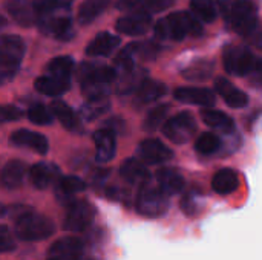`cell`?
I'll use <instances>...</instances> for the list:
<instances>
[{"label":"cell","mask_w":262,"mask_h":260,"mask_svg":"<svg viewBox=\"0 0 262 260\" xmlns=\"http://www.w3.org/2000/svg\"><path fill=\"white\" fill-rule=\"evenodd\" d=\"M112 0H83V3L78 8L77 20L81 26H86L92 21H95L111 5Z\"/></svg>","instance_id":"4dcf8cb0"},{"label":"cell","mask_w":262,"mask_h":260,"mask_svg":"<svg viewBox=\"0 0 262 260\" xmlns=\"http://www.w3.org/2000/svg\"><path fill=\"white\" fill-rule=\"evenodd\" d=\"M239 187V176L232 169H221L212 178V188L221 196L232 195Z\"/></svg>","instance_id":"f546056e"},{"label":"cell","mask_w":262,"mask_h":260,"mask_svg":"<svg viewBox=\"0 0 262 260\" xmlns=\"http://www.w3.org/2000/svg\"><path fill=\"white\" fill-rule=\"evenodd\" d=\"M115 80L112 83V87L117 93L126 95L135 92L140 84L147 78V70L140 66H132L126 69H115Z\"/></svg>","instance_id":"4fadbf2b"},{"label":"cell","mask_w":262,"mask_h":260,"mask_svg":"<svg viewBox=\"0 0 262 260\" xmlns=\"http://www.w3.org/2000/svg\"><path fill=\"white\" fill-rule=\"evenodd\" d=\"M220 9L236 34L247 37L258 29V6L252 0H238L233 3L220 0Z\"/></svg>","instance_id":"277c9868"},{"label":"cell","mask_w":262,"mask_h":260,"mask_svg":"<svg viewBox=\"0 0 262 260\" xmlns=\"http://www.w3.org/2000/svg\"><path fill=\"white\" fill-rule=\"evenodd\" d=\"M149 3H150V0H118L115 6L120 11H124V12H135V11L147 12Z\"/></svg>","instance_id":"60d3db41"},{"label":"cell","mask_w":262,"mask_h":260,"mask_svg":"<svg viewBox=\"0 0 262 260\" xmlns=\"http://www.w3.org/2000/svg\"><path fill=\"white\" fill-rule=\"evenodd\" d=\"M84 244L78 238H61L49 248V260H83Z\"/></svg>","instance_id":"9a60e30c"},{"label":"cell","mask_w":262,"mask_h":260,"mask_svg":"<svg viewBox=\"0 0 262 260\" xmlns=\"http://www.w3.org/2000/svg\"><path fill=\"white\" fill-rule=\"evenodd\" d=\"M26 116L32 124H37V126H49L54 121L51 110L48 107H45L43 104H35V106L29 107Z\"/></svg>","instance_id":"f35d334b"},{"label":"cell","mask_w":262,"mask_h":260,"mask_svg":"<svg viewBox=\"0 0 262 260\" xmlns=\"http://www.w3.org/2000/svg\"><path fill=\"white\" fill-rule=\"evenodd\" d=\"M14 250H15L14 234L5 225H0V253H11Z\"/></svg>","instance_id":"7bdbcfd3"},{"label":"cell","mask_w":262,"mask_h":260,"mask_svg":"<svg viewBox=\"0 0 262 260\" xmlns=\"http://www.w3.org/2000/svg\"><path fill=\"white\" fill-rule=\"evenodd\" d=\"M5 26H6V18L0 14V29H2V28H5Z\"/></svg>","instance_id":"f6af8a7d"},{"label":"cell","mask_w":262,"mask_h":260,"mask_svg":"<svg viewBox=\"0 0 262 260\" xmlns=\"http://www.w3.org/2000/svg\"><path fill=\"white\" fill-rule=\"evenodd\" d=\"M170 110V104H160L154 109H150L143 121V129L146 132H155L158 130L163 123L166 121L167 118V113Z\"/></svg>","instance_id":"74e56055"},{"label":"cell","mask_w":262,"mask_h":260,"mask_svg":"<svg viewBox=\"0 0 262 260\" xmlns=\"http://www.w3.org/2000/svg\"><path fill=\"white\" fill-rule=\"evenodd\" d=\"M184 185H186V181H184L183 175L180 172H177L175 169L164 167L157 172V187L163 193H166L169 198L181 193L184 190Z\"/></svg>","instance_id":"d4e9b609"},{"label":"cell","mask_w":262,"mask_h":260,"mask_svg":"<svg viewBox=\"0 0 262 260\" xmlns=\"http://www.w3.org/2000/svg\"><path fill=\"white\" fill-rule=\"evenodd\" d=\"M21 110L17 106L12 104H3L0 106V124L3 123H12L21 118Z\"/></svg>","instance_id":"b9f144b4"},{"label":"cell","mask_w":262,"mask_h":260,"mask_svg":"<svg viewBox=\"0 0 262 260\" xmlns=\"http://www.w3.org/2000/svg\"><path fill=\"white\" fill-rule=\"evenodd\" d=\"M135 207L138 215L144 218H150V219L161 218L169 210V196L163 193L157 185L147 182L140 187Z\"/></svg>","instance_id":"52a82bcc"},{"label":"cell","mask_w":262,"mask_h":260,"mask_svg":"<svg viewBox=\"0 0 262 260\" xmlns=\"http://www.w3.org/2000/svg\"><path fill=\"white\" fill-rule=\"evenodd\" d=\"M181 210L187 216H195L201 210V195L196 192H187L181 199Z\"/></svg>","instance_id":"ab89813d"},{"label":"cell","mask_w":262,"mask_h":260,"mask_svg":"<svg viewBox=\"0 0 262 260\" xmlns=\"http://www.w3.org/2000/svg\"><path fill=\"white\" fill-rule=\"evenodd\" d=\"M215 89L223 97L226 104L232 109H241L249 104V97L244 90L238 89L226 77H218L215 80Z\"/></svg>","instance_id":"44dd1931"},{"label":"cell","mask_w":262,"mask_h":260,"mask_svg":"<svg viewBox=\"0 0 262 260\" xmlns=\"http://www.w3.org/2000/svg\"><path fill=\"white\" fill-rule=\"evenodd\" d=\"M221 146H223V141L216 133L204 132L198 136L195 143V150L203 156H210V155H215L221 149Z\"/></svg>","instance_id":"8d00e7d4"},{"label":"cell","mask_w":262,"mask_h":260,"mask_svg":"<svg viewBox=\"0 0 262 260\" xmlns=\"http://www.w3.org/2000/svg\"><path fill=\"white\" fill-rule=\"evenodd\" d=\"M54 233L55 225L48 216L26 210L17 216L12 234L23 242H40L49 239Z\"/></svg>","instance_id":"5b68a950"},{"label":"cell","mask_w":262,"mask_h":260,"mask_svg":"<svg viewBox=\"0 0 262 260\" xmlns=\"http://www.w3.org/2000/svg\"><path fill=\"white\" fill-rule=\"evenodd\" d=\"M95 215L97 210L89 201H72L68 204L63 228L71 233H81L94 224Z\"/></svg>","instance_id":"9c48e42d"},{"label":"cell","mask_w":262,"mask_h":260,"mask_svg":"<svg viewBox=\"0 0 262 260\" xmlns=\"http://www.w3.org/2000/svg\"><path fill=\"white\" fill-rule=\"evenodd\" d=\"M115 74V67L103 63H81L77 70L81 93L86 97V100L109 97Z\"/></svg>","instance_id":"7a4b0ae2"},{"label":"cell","mask_w":262,"mask_h":260,"mask_svg":"<svg viewBox=\"0 0 262 260\" xmlns=\"http://www.w3.org/2000/svg\"><path fill=\"white\" fill-rule=\"evenodd\" d=\"M173 97L180 103L201 107H212L216 103L215 92L206 87H178L173 92Z\"/></svg>","instance_id":"d6986e66"},{"label":"cell","mask_w":262,"mask_h":260,"mask_svg":"<svg viewBox=\"0 0 262 260\" xmlns=\"http://www.w3.org/2000/svg\"><path fill=\"white\" fill-rule=\"evenodd\" d=\"M6 211H8V210H6V207L0 204V219H2V218H5V215H6Z\"/></svg>","instance_id":"ee69618b"},{"label":"cell","mask_w":262,"mask_h":260,"mask_svg":"<svg viewBox=\"0 0 262 260\" xmlns=\"http://www.w3.org/2000/svg\"><path fill=\"white\" fill-rule=\"evenodd\" d=\"M155 37L164 41H183L189 37L203 35L201 21L187 11H178L160 18L154 26Z\"/></svg>","instance_id":"3957f363"},{"label":"cell","mask_w":262,"mask_h":260,"mask_svg":"<svg viewBox=\"0 0 262 260\" xmlns=\"http://www.w3.org/2000/svg\"><path fill=\"white\" fill-rule=\"evenodd\" d=\"M74 0H32L35 25L40 32L55 40L68 41L75 35L71 6Z\"/></svg>","instance_id":"6da1fadb"},{"label":"cell","mask_w":262,"mask_h":260,"mask_svg":"<svg viewBox=\"0 0 262 260\" xmlns=\"http://www.w3.org/2000/svg\"><path fill=\"white\" fill-rule=\"evenodd\" d=\"M161 132L173 144H186L196 133V121L192 113L180 112L163 123Z\"/></svg>","instance_id":"ba28073f"},{"label":"cell","mask_w":262,"mask_h":260,"mask_svg":"<svg viewBox=\"0 0 262 260\" xmlns=\"http://www.w3.org/2000/svg\"><path fill=\"white\" fill-rule=\"evenodd\" d=\"M25 52L26 43L21 37L12 34L0 35V67L18 70Z\"/></svg>","instance_id":"8fae6325"},{"label":"cell","mask_w":262,"mask_h":260,"mask_svg":"<svg viewBox=\"0 0 262 260\" xmlns=\"http://www.w3.org/2000/svg\"><path fill=\"white\" fill-rule=\"evenodd\" d=\"M95 143V158L98 162H109L117 153V133L107 127H103L92 135Z\"/></svg>","instance_id":"ac0fdd59"},{"label":"cell","mask_w":262,"mask_h":260,"mask_svg":"<svg viewBox=\"0 0 262 260\" xmlns=\"http://www.w3.org/2000/svg\"><path fill=\"white\" fill-rule=\"evenodd\" d=\"M28 167L20 159H11L0 172V187L3 190H15L23 184Z\"/></svg>","instance_id":"603a6c76"},{"label":"cell","mask_w":262,"mask_h":260,"mask_svg":"<svg viewBox=\"0 0 262 260\" xmlns=\"http://www.w3.org/2000/svg\"><path fill=\"white\" fill-rule=\"evenodd\" d=\"M115 28L118 32L124 35H130V37L144 35L146 32L152 29V14H147L143 11L127 12L126 15L117 20Z\"/></svg>","instance_id":"7c38bea8"},{"label":"cell","mask_w":262,"mask_h":260,"mask_svg":"<svg viewBox=\"0 0 262 260\" xmlns=\"http://www.w3.org/2000/svg\"><path fill=\"white\" fill-rule=\"evenodd\" d=\"M160 48L152 41H134L124 46L115 57V69H126L138 66V61L152 60L157 57Z\"/></svg>","instance_id":"30bf717a"},{"label":"cell","mask_w":262,"mask_h":260,"mask_svg":"<svg viewBox=\"0 0 262 260\" xmlns=\"http://www.w3.org/2000/svg\"><path fill=\"white\" fill-rule=\"evenodd\" d=\"M74 66H75V61H74L72 57H68V55L55 57V58H52L46 64L45 74L46 75L57 77V78H61V80H69L71 81V75H72Z\"/></svg>","instance_id":"836d02e7"},{"label":"cell","mask_w":262,"mask_h":260,"mask_svg":"<svg viewBox=\"0 0 262 260\" xmlns=\"http://www.w3.org/2000/svg\"><path fill=\"white\" fill-rule=\"evenodd\" d=\"M201 120L204 121V124H207L209 127L220 130V132L230 133L235 130V121L221 110H213L210 107H204L201 110Z\"/></svg>","instance_id":"1f68e13d"},{"label":"cell","mask_w":262,"mask_h":260,"mask_svg":"<svg viewBox=\"0 0 262 260\" xmlns=\"http://www.w3.org/2000/svg\"><path fill=\"white\" fill-rule=\"evenodd\" d=\"M167 92V87L164 83L161 81H157V80H150V78H146L140 87L135 90V100H134V104L137 107H143V106H147L154 101H157L158 98H161L163 95H166Z\"/></svg>","instance_id":"484cf974"},{"label":"cell","mask_w":262,"mask_h":260,"mask_svg":"<svg viewBox=\"0 0 262 260\" xmlns=\"http://www.w3.org/2000/svg\"><path fill=\"white\" fill-rule=\"evenodd\" d=\"M137 155L140 161L147 162V164H164L173 158V152L166 144H163L160 139H155V138L141 141L138 144Z\"/></svg>","instance_id":"5bb4252c"},{"label":"cell","mask_w":262,"mask_h":260,"mask_svg":"<svg viewBox=\"0 0 262 260\" xmlns=\"http://www.w3.org/2000/svg\"><path fill=\"white\" fill-rule=\"evenodd\" d=\"M61 172L52 162H37L29 169V181L37 190H46L60 179Z\"/></svg>","instance_id":"2e32d148"},{"label":"cell","mask_w":262,"mask_h":260,"mask_svg":"<svg viewBox=\"0 0 262 260\" xmlns=\"http://www.w3.org/2000/svg\"><path fill=\"white\" fill-rule=\"evenodd\" d=\"M120 43H121V38L118 35H114L111 32H100L88 44L86 55H89V57H107L120 46Z\"/></svg>","instance_id":"4316f807"},{"label":"cell","mask_w":262,"mask_h":260,"mask_svg":"<svg viewBox=\"0 0 262 260\" xmlns=\"http://www.w3.org/2000/svg\"><path fill=\"white\" fill-rule=\"evenodd\" d=\"M111 109V101L107 100V97L104 98H91L86 100L84 104L80 109V116L84 121H94L100 116H103L106 112H109Z\"/></svg>","instance_id":"e575fe53"},{"label":"cell","mask_w":262,"mask_h":260,"mask_svg":"<svg viewBox=\"0 0 262 260\" xmlns=\"http://www.w3.org/2000/svg\"><path fill=\"white\" fill-rule=\"evenodd\" d=\"M224 69L229 75L235 77H246L252 75L253 70L261 66V60L255 57V54L246 48L238 44H229L223 54Z\"/></svg>","instance_id":"8992f818"},{"label":"cell","mask_w":262,"mask_h":260,"mask_svg":"<svg viewBox=\"0 0 262 260\" xmlns=\"http://www.w3.org/2000/svg\"><path fill=\"white\" fill-rule=\"evenodd\" d=\"M49 110L54 118H57L61 126L68 130H78V118L75 116V112L61 100H54L49 106Z\"/></svg>","instance_id":"d6a6232c"},{"label":"cell","mask_w":262,"mask_h":260,"mask_svg":"<svg viewBox=\"0 0 262 260\" xmlns=\"http://www.w3.org/2000/svg\"><path fill=\"white\" fill-rule=\"evenodd\" d=\"M215 70V61L210 58H196L189 61L183 69H181V75L183 78L189 80V81H206L209 78H212Z\"/></svg>","instance_id":"83f0119b"},{"label":"cell","mask_w":262,"mask_h":260,"mask_svg":"<svg viewBox=\"0 0 262 260\" xmlns=\"http://www.w3.org/2000/svg\"><path fill=\"white\" fill-rule=\"evenodd\" d=\"M48 260H49V259H48Z\"/></svg>","instance_id":"7dc6e473"},{"label":"cell","mask_w":262,"mask_h":260,"mask_svg":"<svg viewBox=\"0 0 262 260\" xmlns=\"http://www.w3.org/2000/svg\"><path fill=\"white\" fill-rule=\"evenodd\" d=\"M192 14L204 23H212L216 20L218 6L213 0H190Z\"/></svg>","instance_id":"d590c367"},{"label":"cell","mask_w":262,"mask_h":260,"mask_svg":"<svg viewBox=\"0 0 262 260\" xmlns=\"http://www.w3.org/2000/svg\"><path fill=\"white\" fill-rule=\"evenodd\" d=\"M3 8L6 9L9 17L21 28H29L35 25V9L32 0H5Z\"/></svg>","instance_id":"ffe728a7"},{"label":"cell","mask_w":262,"mask_h":260,"mask_svg":"<svg viewBox=\"0 0 262 260\" xmlns=\"http://www.w3.org/2000/svg\"><path fill=\"white\" fill-rule=\"evenodd\" d=\"M86 260H97V259H94V257H91V259H86Z\"/></svg>","instance_id":"bcb514c9"},{"label":"cell","mask_w":262,"mask_h":260,"mask_svg":"<svg viewBox=\"0 0 262 260\" xmlns=\"http://www.w3.org/2000/svg\"><path fill=\"white\" fill-rule=\"evenodd\" d=\"M86 190V182L78 176H60L55 182V196L63 204L68 205L75 201V196Z\"/></svg>","instance_id":"cb8c5ba5"},{"label":"cell","mask_w":262,"mask_h":260,"mask_svg":"<svg viewBox=\"0 0 262 260\" xmlns=\"http://www.w3.org/2000/svg\"><path fill=\"white\" fill-rule=\"evenodd\" d=\"M9 143L14 147L31 149L32 152L38 155H46L49 150V141L46 139V136L38 132L28 130V129H20V130L12 132L9 136Z\"/></svg>","instance_id":"e0dca14e"},{"label":"cell","mask_w":262,"mask_h":260,"mask_svg":"<svg viewBox=\"0 0 262 260\" xmlns=\"http://www.w3.org/2000/svg\"><path fill=\"white\" fill-rule=\"evenodd\" d=\"M120 176L130 185H144L147 182H150L152 176L149 169L146 167V164L137 158H129L126 159L121 167H120Z\"/></svg>","instance_id":"7402d4cb"},{"label":"cell","mask_w":262,"mask_h":260,"mask_svg":"<svg viewBox=\"0 0 262 260\" xmlns=\"http://www.w3.org/2000/svg\"><path fill=\"white\" fill-rule=\"evenodd\" d=\"M34 87L41 95H46V97H60V95H63V93H66L69 90L71 81L43 74V75H40L34 81Z\"/></svg>","instance_id":"f1b7e54d"}]
</instances>
